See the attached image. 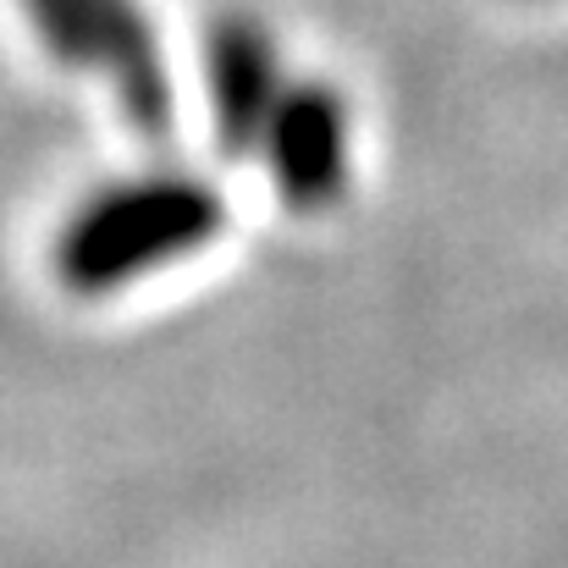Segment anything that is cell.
I'll list each match as a JSON object with an SVG mask.
<instances>
[{"label":"cell","mask_w":568,"mask_h":568,"mask_svg":"<svg viewBox=\"0 0 568 568\" xmlns=\"http://www.w3.org/2000/svg\"><path fill=\"white\" fill-rule=\"evenodd\" d=\"M22 11L55 61H67V67L100 61V33H94V17L83 0H22Z\"/></svg>","instance_id":"3957f363"},{"label":"cell","mask_w":568,"mask_h":568,"mask_svg":"<svg viewBox=\"0 0 568 568\" xmlns=\"http://www.w3.org/2000/svg\"><path fill=\"white\" fill-rule=\"evenodd\" d=\"M221 210L215 193L183 183V178H150V183H122V189L89 199L61 243H55V271L72 293H111L172 254H189L215 232Z\"/></svg>","instance_id":"6da1fadb"},{"label":"cell","mask_w":568,"mask_h":568,"mask_svg":"<svg viewBox=\"0 0 568 568\" xmlns=\"http://www.w3.org/2000/svg\"><path fill=\"white\" fill-rule=\"evenodd\" d=\"M100 33V61L111 67L122 105L133 111L139 128L161 133L166 122V78H161V55L150 44V22L139 11V0H83Z\"/></svg>","instance_id":"7a4b0ae2"}]
</instances>
